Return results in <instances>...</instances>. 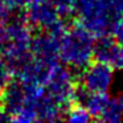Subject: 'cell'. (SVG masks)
Instances as JSON below:
<instances>
[{
  "mask_svg": "<svg viewBox=\"0 0 123 123\" xmlns=\"http://www.w3.org/2000/svg\"><path fill=\"white\" fill-rule=\"evenodd\" d=\"M85 27L95 36L110 35L114 23L122 15L112 0H77Z\"/></svg>",
  "mask_w": 123,
  "mask_h": 123,
  "instance_id": "cell-1",
  "label": "cell"
},
{
  "mask_svg": "<svg viewBox=\"0 0 123 123\" xmlns=\"http://www.w3.org/2000/svg\"><path fill=\"white\" fill-rule=\"evenodd\" d=\"M95 35L86 27H75L65 38L64 57L70 65L83 69L94 57Z\"/></svg>",
  "mask_w": 123,
  "mask_h": 123,
  "instance_id": "cell-2",
  "label": "cell"
},
{
  "mask_svg": "<svg viewBox=\"0 0 123 123\" xmlns=\"http://www.w3.org/2000/svg\"><path fill=\"white\" fill-rule=\"evenodd\" d=\"M82 87L87 93H109L114 83V69L99 61L83 68Z\"/></svg>",
  "mask_w": 123,
  "mask_h": 123,
  "instance_id": "cell-3",
  "label": "cell"
},
{
  "mask_svg": "<svg viewBox=\"0 0 123 123\" xmlns=\"http://www.w3.org/2000/svg\"><path fill=\"white\" fill-rule=\"evenodd\" d=\"M93 58L110 65L114 70H123V45L118 44L110 35L98 36L94 44Z\"/></svg>",
  "mask_w": 123,
  "mask_h": 123,
  "instance_id": "cell-4",
  "label": "cell"
},
{
  "mask_svg": "<svg viewBox=\"0 0 123 123\" xmlns=\"http://www.w3.org/2000/svg\"><path fill=\"white\" fill-rule=\"evenodd\" d=\"M98 120L107 123H117L123 120V94L109 95L107 102Z\"/></svg>",
  "mask_w": 123,
  "mask_h": 123,
  "instance_id": "cell-5",
  "label": "cell"
},
{
  "mask_svg": "<svg viewBox=\"0 0 123 123\" xmlns=\"http://www.w3.org/2000/svg\"><path fill=\"white\" fill-rule=\"evenodd\" d=\"M69 119L72 120V122H82L83 123V122L91 120V117L83 106H77L72 110V112H70V115H69Z\"/></svg>",
  "mask_w": 123,
  "mask_h": 123,
  "instance_id": "cell-6",
  "label": "cell"
},
{
  "mask_svg": "<svg viewBox=\"0 0 123 123\" xmlns=\"http://www.w3.org/2000/svg\"><path fill=\"white\" fill-rule=\"evenodd\" d=\"M110 35L112 36V38H114L118 44L123 45V15L114 23Z\"/></svg>",
  "mask_w": 123,
  "mask_h": 123,
  "instance_id": "cell-7",
  "label": "cell"
}]
</instances>
